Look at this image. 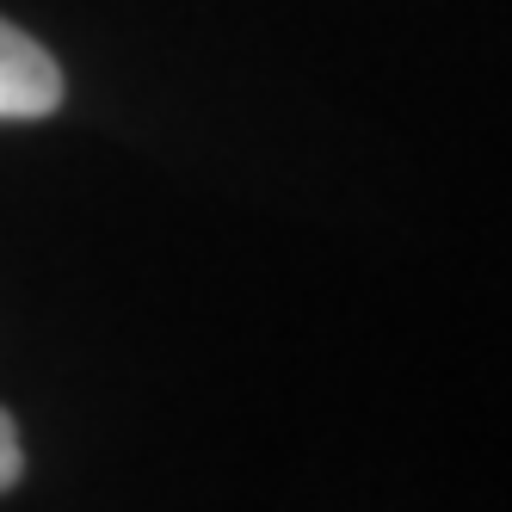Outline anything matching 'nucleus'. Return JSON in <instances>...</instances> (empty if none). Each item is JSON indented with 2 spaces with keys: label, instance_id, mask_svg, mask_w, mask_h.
I'll return each mask as SVG.
<instances>
[{
  "label": "nucleus",
  "instance_id": "1",
  "mask_svg": "<svg viewBox=\"0 0 512 512\" xmlns=\"http://www.w3.org/2000/svg\"><path fill=\"white\" fill-rule=\"evenodd\" d=\"M62 105V68L56 56L25 38L19 25L0 19V124H25V118H50Z\"/></svg>",
  "mask_w": 512,
  "mask_h": 512
},
{
  "label": "nucleus",
  "instance_id": "2",
  "mask_svg": "<svg viewBox=\"0 0 512 512\" xmlns=\"http://www.w3.org/2000/svg\"><path fill=\"white\" fill-rule=\"evenodd\" d=\"M25 475V451H19V426H13V414L0 408V494H7L13 482Z\"/></svg>",
  "mask_w": 512,
  "mask_h": 512
}]
</instances>
